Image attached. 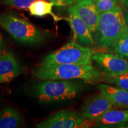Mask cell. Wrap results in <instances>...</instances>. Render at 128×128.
<instances>
[{
  "mask_svg": "<svg viewBox=\"0 0 128 128\" xmlns=\"http://www.w3.org/2000/svg\"><path fill=\"white\" fill-rule=\"evenodd\" d=\"M68 12V21L73 31L75 39L77 40L81 44L87 47L92 48L95 46L93 33L88 26L71 7L69 8Z\"/></svg>",
  "mask_w": 128,
  "mask_h": 128,
  "instance_id": "obj_9",
  "label": "cell"
},
{
  "mask_svg": "<svg viewBox=\"0 0 128 128\" xmlns=\"http://www.w3.org/2000/svg\"><path fill=\"white\" fill-rule=\"evenodd\" d=\"M98 88L111 100L114 106L120 108H128V90L104 84L99 85Z\"/></svg>",
  "mask_w": 128,
  "mask_h": 128,
  "instance_id": "obj_13",
  "label": "cell"
},
{
  "mask_svg": "<svg viewBox=\"0 0 128 128\" xmlns=\"http://www.w3.org/2000/svg\"><path fill=\"white\" fill-rule=\"evenodd\" d=\"M117 0H96V6L99 14L114 9L118 7Z\"/></svg>",
  "mask_w": 128,
  "mask_h": 128,
  "instance_id": "obj_18",
  "label": "cell"
},
{
  "mask_svg": "<svg viewBox=\"0 0 128 128\" xmlns=\"http://www.w3.org/2000/svg\"><path fill=\"white\" fill-rule=\"evenodd\" d=\"M113 106L114 105L111 100L100 92L86 100L81 115L84 119L95 120Z\"/></svg>",
  "mask_w": 128,
  "mask_h": 128,
  "instance_id": "obj_8",
  "label": "cell"
},
{
  "mask_svg": "<svg viewBox=\"0 0 128 128\" xmlns=\"http://www.w3.org/2000/svg\"><path fill=\"white\" fill-rule=\"evenodd\" d=\"M124 4L126 5L127 8H128V0H124Z\"/></svg>",
  "mask_w": 128,
  "mask_h": 128,
  "instance_id": "obj_23",
  "label": "cell"
},
{
  "mask_svg": "<svg viewBox=\"0 0 128 128\" xmlns=\"http://www.w3.org/2000/svg\"><path fill=\"white\" fill-rule=\"evenodd\" d=\"M22 72V66L12 52L0 54V82H10Z\"/></svg>",
  "mask_w": 128,
  "mask_h": 128,
  "instance_id": "obj_11",
  "label": "cell"
},
{
  "mask_svg": "<svg viewBox=\"0 0 128 128\" xmlns=\"http://www.w3.org/2000/svg\"><path fill=\"white\" fill-rule=\"evenodd\" d=\"M109 50L118 56L124 59L128 58V33L119 38Z\"/></svg>",
  "mask_w": 128,
  "mask_h": 128,
  "instance_id": "obj_16",
  "label": "cell"
},
{
  "mask_svg": "<svg viewBox=\"0 0 128 128\" xmlns=\"http://www.w3.org/2000/svg\"><path fill=\"white\" fill-rule=\"evenodd\" d=\"M4 45V38H3L2 34L0 32V49L2 48Z\"/></svg>",
  "mask_w": 128,
  "mask_h": 128,
  "instance_id": "obj_22",
  "label": "cell"
},
{
  "mask_svg": "<svg viewBox=\"0 0 128 128\" xmlns=\"http://www.w3.org/2000/svg\"><path fill=\"white\" fill-rule=\"evenodd\" d=\"M71 7L94 34L98 27L100 14L96 8V1L80 0Z\"/></svg>",
  "mask_w": 128,
  "mask_h": 128,
  "instance_id": "obj_10",
  "label": "cell"
},
{
  "mask_svg": "<svg viewBox=\"0 0 128 128\" xmlns=\"http://www.w3.org/2000/svg\"><path fill=\"white\" fill-rule=\"evenodd\" d=\"M35 90L40 102L52 103L76 98L80 92V87L68 80H45L37 85Z\"/></svg>",
  "mask_w": 128,
  "mask_h": 128,
  "instance_id": "obj_5",
  "label": "cell"
},
{
  "mask_svg": "<svg viewBox=\"0 0 128 128\" xmlns=\"http://www.w3.org/2000/svg\"><path fill=\"white\" fill-rule=\"evenodd\" d=\"M32 73L41 80H69L80 79L90 83L98 82L102 76L92 65L46 64L39 65Z\"/></svg>",
  "mask_w": 128,
  "mask_h": 128,
  "instance_id": "obj_1",
  "label": "cell"
},
{
  "mask_svg": "<svg viewBox=\"0 0 128 128\" xmlns=\"http://www.w3.org/2000/svg\"><path fill=\"white\" fill-rule=\"evenodd\" d=\"M92 60L102 70L103 76H114L128 73V62L114 54L94 53Z\"/></svg>",
  "mask_w": 128,
  "mask_h": 128,
  "instance_id": "obj_7",
  "label": "cell"
},
{
  "mask_svg": "<svg viewBox=\"0 0 128 128\" xmlns=\"http://www.w3.org/2000/svg\"><path fill=\"white\" fill-rule=\"evenodd\" d=\"M55 4L52 2H47L44 0H35L28 7L30 15L36 17H43L48 14H50L54 20L58 21L60 18L58 17L52 12L53 6Z\"/></svg>",
  "mask_w": 128,
  "mask_h": 128,
  "instance_id": "obj_15",
  "label": "cell"
},
{
  "mask_svg": "<svg viewBox=\"0 0 128 128\" xmlns=\"http://www.w3.org/2000/svg\"><path fill=\"white\" fill-rule=\"evenodd\" d=\"M102 78L106 82L128 90V73L114 76H103Z\"/></svg>",
  "mask_w": 128,
  "mask_h": 128,
  "instance_id": "obj_17",
  "label": "cell"
},
{
  "mask_svg": "<svg viewBox=\"0 0 128 128\" xmlns=\"http://www.w3.org/2000/svg\"><path fill=\"white\" fill-rule=\"evenodd\" d=\"M95 120L84 119L81 114L70 110H63L51 115L37 124V128H81L95 125Z\"/></svg>",
  "mask_w": 128,
  "mask_h": 128,
  "instance_id": "obj_6",
  "label": "cell"
},
{
  "mask_svg": "<svg viewBox=\"0 0 128 128\" xmlns=\"http://www.w3.org/2000/svg\"><path fill=\"white\" fill-rule=\"evenodd\" d=\"M56 6H64L71 5L76 0H49Z\"/></svg>",
  "mask_w": 128,
  "mask_h": 128,
  "instance_id": "obj_20",
  "label": "cell"
},
{
  "mask_svg": "<svg viewBox=\"0 0 128 128\" xmlns=\"http://www.w3.org/2000/svg\"><path fill=\"white\" fill-rule=\"evenodd\" d=\"M95 125L98 127H120L128 122V108L117 110L112 108L95 120Z\"/></svg>",
  "mask_w": 128,
  "mask_h": 128,
  "instance_id": "obj_12",
  "label": "cell"
},
{
  "mask_svg": "<svg viewBox=\"0 0 128 128\" xmlns=\"http://www.w3.org/2000/svg\"><path fill=\"white\" fill-rule=\"evenodd\" d=\"M94 54L90 47L72 41L50 53L42 60L40 65L46 64H76L92 65Z\"/></svg>",
  "mask_w": 128,
  "mask_h": 128,
  "instance_id": "obj_4",
  "label": "cell"
},
{
  "mask_svg": "<svg viewBox=\"0 0 128 128\" xmlns=\"http://www.w3.org/2000/svg\"><path fill=\"white\" fill-rule=\"evenodd\" d=\"M0 27L16 40L27 46L42 44L47 36L46 32L36 26L12 14H0Z\"/></svg>",
  "mask_w": 128,
  "mask_h": 128,
  "instance_id": "obj_3",
  "label": "cell"
},
{
  "mask_svg": "<svg viewBox=\"0 0 128 128\" xmlns=\"http://www.w3.org/2000/svg\"><path fill=\"white\" fill-rule=\"evenodd\" d=\"M23 125V116L15 108L7 107L0 112V128H18Z\"/></svg>",
  "mask_w": 128,
  "mask_h": 128,
  "instance_id": "obj_14",
  "label": "cell"
},
{
  "mask_svg": "<svg viewBox=\"0 0 128 128\" xmlns=\"http://www.w3.org/2000/svg\"><path fill=\"white\" fill-rule=\"evenodd\" d=\"M124 12L120 6L100 14L97 30L94 33L96 45L108 49L123 35L127 33Z\"/></svg>",
  "mask_w": 128,
  "mask_h": 128,
  "instance_id": "obj_2",
  "label": "cell"
},
{
  "mask_svg": "<svg viewBox=\"0 0 128 128\" xmlns=\"http://www.w3.org/2000/svg\"><path fill=\"white\" fill-rule=\"evenodd\" d=\"M76 1H77V0H76ZM79 1H80V0H79Z\"/></svg>",
  "mask_w": 128,
  "mask_h": 128,
  "instance_id": "obj_24",
  "label": "cell"
},
{
  "mask_svg": "<svg viewBox=\"0 0 128 128\" xmlns=\"http://www.w3.org/2000/svg\"><path fill=\"white\" fill-rule=\"evenodd\" d=\"M124 19H125V22H126V28H127V32L128 33V8L124 10Z\"/></svg>",
  "mask_w": 128,
  "mask_h": 128,
  "instance_id": "obj_21",
  "label": "cell"
},
{
  "mask_svg": "<svg viewBox=\"0 0 128 128\" xmlns=\"http://www.w3.org/2000/svg\"><path fill=\"white\" fill-rule=\"evenodd\" d=\"M35 0H1L5 5L18 8H28Z\"/></svg>",
  "mask_w": 128,
  "mask_h": 128,
  "instance_id": "obj_19",
  "label": "cell"
}]
</instances>
